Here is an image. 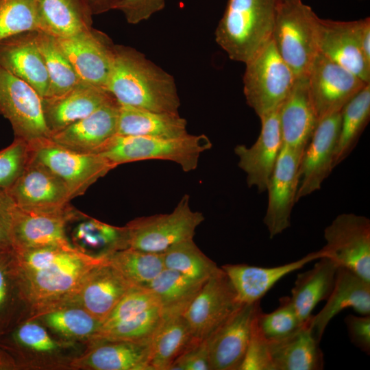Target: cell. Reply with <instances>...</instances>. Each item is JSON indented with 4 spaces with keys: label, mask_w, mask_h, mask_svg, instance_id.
<instances>
[{
    "label": "cell",
    "mask_w": 370,
    "mask_h": 370,
    "mask_svg": "<svg viewBox=\"0 0 370 370\" xmlns=\"http://www.w3.org/2000/svg\"><path fill=\"white\" fill-rule=\"evenodd\" d=\"M106 90L119 104L179 113L180 100L174 78L130 47L114 46Z\"/></svg>",
    "instance_id": "obj_1"
},
{
    "label": "cell",
    "mask_w": 370,
    "mask_h": 370,
    "mask_svg": "<svg viewBox=\"0 0 370 370\" xmlns=\"http://www.w3.org/2000/svg\"><path fill=\"white\" fill-rule=\"evenodd\" d=\"M106 258L62 248L54 260L33 272L18 271L23 299L36 314L62 307L76 293L87 274ZM18 270V269H17Z\"/></svg>",
    "instance_id": "obj_2"
},
{
    "label": "cell",
    "mask_w": 370,
    "mask_h": 370,
    "mask_svg": "<svg viewBox=\"0 0 370 370\" xmlns=\"http://www.w3.org/2000/svg\"><path fill=\"white\" fill-rule=\"evenodd\" d=\"M278 0H228L215 30L217 43L245 63L272 37Z\"/></svg>",
    "instance_id": "obj_3"
},
{
    "label": "cell",
    "mask_w": 370,
    "mask_h": 370,
    "mask_svg": "<svg viewBox=\"0 0 370 370\" xmlns=\"http://www.w3.org/2000/svg\"><path fill=\"white\" fill-rule=\"evenodd\" d=\"M212 147L204 134L151 137L116 134L97 153L117 166L145 160L174 162L185 172L195 170L201 154Z\"/></svg>",
    "instance_id": "obj_4"
},
{
    "label": "cell",
    "mask_w": 370,
    "mask_h": 370,
    "mask_svg": "<svg viewBox=\"0 0 370 370\" xmlns=\"http://www.w3.org/2000/svg\"><path fill=\"white\" fill-rule=\"evenodd\" d=\"M318 16L301 0L278 2L272 40L296 77L307 76L317 54Z\"/></svg>",
    "instance_id": "obj_5"
},
{
    "label": "cell",
    "mask_w": 370,
    "mask_h": 370,
    "mask_svg": "<svg viewBox=\"0 0 370 370\" xmlns=\"http://www.w3.org/2000/svg\"><path fill=\"white\" fill-rule=\"evenodd\" d=\"M245 64L246 102L260 118L280 108L297 77L278 52L272 38Z\"/></svg>",
    "instance_id": "obj_6"
},
{
    "label": "cell",
    "mask_w": 370,
    "mask_h": 370,
    "mask_svg": "<svg viewBox=\"0 0 370 370\" xmlns=\"http://www.w3.org/2000/svg\"><path fill=\"white\" fill-rule=\"evenodd\" d=\"M204 220L201 212L190 208L186 195L171 213L138 217L127 223L129 247L162 254L175 244L193 239Z\"/></svg>",
    "instance_id": "obj_7"
},
{
    "label": "cell",
    "mask_w": 370,
    "mask_h": 370,
    "mask_svg": "<svg viewBox=\"0 0 370 370\" xmlns=\"http://www.w3.org/2000/svg\"><path fill=\"white\" fill-rule=\"evenodd\" d=\"M0 113L10 123L14 138L33 145L51 138L42 98L29 84L0 65Z\"/></svg>",
    "instance_id": "obj_8"
},
{
    "label": "cell",
    "mask_w": 370,
    "mask_h": 370,
    "mask_svg": "<svg viewBox=\"0 0 370 370\" xmlns=\"http://www.w3.org/2000/svg\"><path fill=\"white\" fill-rule=\"evenodd\" d=\"M29 147L30 156L64 182L72 199L84 194L92 184L116 167L99 153L75 151L51 138Z\"/></svg>",
    "instance_id": "obj_9"
},
{
    "label": "cell",
    "mask_w": 370,
    "mask_h": 370,
    "mask_svg": "<svg viewBox=\"0 0 370 370\" xmlns=\"http://www.w3.org/2000/svg\"><path fill=\"white\" fill-rule=\"evenodd\" d=\"M325 256L370 282V220L354 213L338 215L323 233Z\"/></svg>",
    "instance_id": "obj_10"
},
{
    "label": "cell",
    "mask_w": 370,
    "mask_h": 370,
    "mask_svg": "<svg viewBox=\"0 0 370 370\" xmlns=\"http://www.w3.org/2000/svg\"><path fill=\"white\" fill-rule=\"evenodd\" d=\"M220 267L202 285L182 315L197 340L210 337L242 305Z\"/></svg>",
    "instance_id": "obj_11"
},
{
    "label": "cell",
    "mask_w": 370,
    "mask_h": 370,
    "mask_svg": "<svg viewBox=\"0 0 370 370\" xmlns=\"http://www.w3.org/2000/svg\"><path fill=\"white\" fill-rule=\"evenodd\" d=\"M309 96L318 121L341 111L369 84L318 52L307 75Z\"/></svg>",
    "instance_id": "obj_12"
},
{
    "label": "cell",
    "mask_w": 370,
    "mask_h": 370,
    "mask_svg": "<svg viewBox=\"0 0 370 370\" xmlns=\"http://www.w3.org/2000/svg\"><path fill=\"white\" fill-rule=\"evenodd\" d=\"M78 212L71 205L57 211L25 210L15 207L11 227L12 249L22 251L51 247H73L66 228Z\"/></svg>",
    "instance_id": "obj_13"
},
{
    "label": "cell",
    "mask_w": 370,
    "mask_h": 370,
    "mask_svg": "<svg viewBox=\"0 0 370 370\" xmlns=\"http://www.w3.org/2000/svg\"><path fill=\"white\" fill-rule=\"evenodd\" d=\"M6 190L15 206L25 210H61L69 207L72 199L64 182L31 156L21 175Z\"/></svg>",
    "instance_id": "obj_14"
},
{
    "label": "cell",
    "mask_w": 370,
    "mask_h": 370,
    "mask_svg": "<svg viewBox=\"0 0 370 370\" xmlns=\"http://www.w3.org/2000/svg\"><path fill=\"white\" fill-rule=\"evenodd\" d=\"M302 153L282 145L266 191L268 203L263 218L270 238L291 226V217L299 184L298 170Z\"/></svg>",
    "instance_id": "obj_15"
},
{
    "label": "cell",
    "mask_w": 370,
    "mask_h": 370,
    "mask_svg": "<svg viewBox=\"0 0 370 370\" xmlns=\"http://www.w3.org/2000/svg\"><path fill=\"white\" fill-rule=\"evenodd\" d=\"M55 39L82 82L106 89L114 46L106 35L90 27Z\"/></svg>",
    "instance_id": "obj_16"
},
{
    "label": "cell",
    "mask_w": 370,
    "mask_h": 370,
    "mask_svg": "<svg viewBox=\"0 0 370 370\" xmlns=\"http://www.w3.org/2000/svg\"><path fill=\"white\" fill-rule=\"evenodd\" d=\"M341 120L340 111L319 121L301 158L296 201L319 190L334 169L333 160Z\"/></svg>",
    "instance_id": "obj_17"
},
{
    "label": "cell",
    "mask_w": 370,
    "mask_h": 370,
    "mask_svg": "<svg viewBox=\"0 0 370 370\" xmlns=\"http://www.w3.org/2000/svg\"><path fill=\"white\" fill-rule=\"evenodd\" d=\"M260 301L243 304L208 338L211 370H239L244 359Z\"/></svg>",
    "instance_id": "obj_18"
},
{
    "label": "cell",
    "mask_w": 370,
    "mask_h": 370,
    "mask_svg": "<svg viewBox=\"0 0 370 370\" xmlns=\"http://www.w3.org/2000/svg\"><path fill=\"white\" fill-rule=\"evenodd\" d=\"M279 108L260 118V133L251 146L238 145L234 147L238 166L246 174L247 185L259 192L266 191L282 147Z\"/></svg>",
    "instance_id": "obj_19"
},
{
    "label": "cell",
    "mask_w": 370,
    "mask_h": 370,
    "mask_svg": "<svg viewBox=\"0 0 370 370\" xmlns=\"http://www.w3.org/2000/svg\"><path fill=\"white\" fill-rule=\"evenodd\" d=\"M119 103L109 100L90 114L53 133L51 140L71 150L97 153L117 133Z\"/></svg>",
    "instance_id": "obj_20"
},
{
    "label": "cell",
    "mask_w": 370,
    "mask_h": 370,
    "mask_svg": "<svg viewBox=\"0 0 370 370\" xmlns=\"http://www.w3.org/2000/svg\"><path fill=\"white\" fill-rule=\"evenodd\" d=\"M132 286L106 260L87 274L76 293L64 306L82 307L102 323Z\"/></svg>",
    "instance_id": "obj_21"
},
{
    "label": "cell",
    "mask_w": 370,
    "mask_h": 370,
    "mask_svg": "<svg viewBox=\"0 0 370 370\" xmlns=\"http://www.w3.org/2000/svg\"><path fill=\"white\" fill-rule=\"evenodd\" d=\"M318 51L370 84V64L359 47L354 21H337L318 17L316 27Z\"/></svg>",
    "instance_id": "obj_22"
},
{
    "label": "cell",
    "mask_w": 370,
    "mask_h": 370,
    "mask_svg": "<svg viewBox=\"0 0 370 370\" xmlns=\"http://www.w3.org/2000/svg\"><path fill=\"white\" fill-rule=\"evenodd\" d=\"M325 255L321 249L294 262L273 267L246 264H226L221 268L227 275L237 298L242 304L258 301L282 278Z\"/></svg>",
    "instance_id": "obj_23"
},
{
    "label": "cell",
    "mask_w": 370,
    "mask_h": 370,
    "mask_svg": "<svg viewBox=\"0 0 370 370\" xmlns=\"http://www.w3.org/2000/svg\"><path fill=\"white\" fill-rule=\"evenodd\" d=\"M71 367L93 370H151V341H99L89 344Z\"/></svg>",
    "instance_id": "obj_24"
},
{
    "label": "cell",
    "mask_w": 370,
    "mask_h": 370,
    "mask_svg": "<svg viewBox=\"0 0 370 370\" xmlns=\"http://www.w3.org/2000/svg\"><path fill=\"white\" fill-rule=\"evenodd\" d=\"M282 145L303 153L319 122L310 100L307 76L295 83L279 108Z\"/></svg>",
    "instance_id": "obj_25"
},
{
    "label": "cell",
    "mask_w": 370,
    "mask_h": 370,
    "mask_svg": "<svg viewBox=\"0 0 370 370\" xmlns=\"http://www.w3.org/2000/svg\"><path fill=\"white\" fill-rule=\"evenodd\" d=\"M35 32L22 33L0 40V65L29 84L42 98H45L49 89V78L42 56L35 41Z\"/></svg>",
    "instance_id": "obj_26"
},
{
    "label": "cell",
    "mask_w": 370,
    "mask_h": 370,
    "mask_svg": "<svg viewBox=\"0 0 370 370\" xmlns=\"http://www.w3.org/2000/svg\"><path fill=\"white\" fill-rule=\"evenodd\" d=\"M112 98L106 89L84 82L62 95L43 98L45 119L51 134L87 116Z\"/></svg>",
    "instance_id": "obj_27"
},
{
    "label": "cell",
    "mask_w": 370,
    "mask_h": 370,
    "mask_svg": "<svg viewBox=\"0 0 370 370\" xmlns=\"http://www.w3.org/2000/svg\"><path fill=\"white\" fill-rule=\"evenodd\" d=\"M326 301L319 312L311 317L312 329L319 342L330 321L343 310L352 308L361 315L370 314V282L338 267L333 289Z\"/></svg>",
    "instance_id": "obj_28"
},
{
    "label": "cell",
    "mask_w": 370,
    "mask_h": 370,
    "mask_svg": "<svg viewBox=\"0 0 370 370\" xmlns=\"http://www.w3.org/2000/svg\"><path fill=\"white\" fill-rule=\"evenodd\" d=\"M311 317L288 336L268 341L273 370L323 369V354L312 331Z\"/></svg>",
    "instance_id": "obj_29"
},
{
    "label": "cell",
    "mask_w": 370,
    "mask_h": 370,
    "mask_svg": "<svg viewBox=\"0 0 370 370\" xmlns=\"http://www.w3.org/2000/svg\"><path fill=\"white\" fill-rule=\"evenodd\" d=\"M69 241L77 250L95 257L106 258L118 250L129 247L125 226L116 227L79 211Z\"/></svg>",
    "instance_id": "obj_30"
},
{
    "label": "cell",
    "mask_w": 370,
    "mask_h": 370,
    "mask_svg": "<svg viewBox=\"0 0 370 370\" xmlns=\"http://www.w3.org/2000/svg\"><path fill=\"white\" fill-rule=\"evenodd\" d=\"M338 267L331 259L322 257L312 268L297 275L290 299L301 322L311 317L320 301L328 298Z\"/></svg>",
    "instance_id": "obj_31"
},
{
    "label": "cell",
    "mask_w": 370,
    "mask_h": 370,
    "mask_svg": "<svg viewBox=\"0 0 370 370\" xmlns=\"http://www.w3.org/2000/svg\"><path fill=\"white\" fill-rule=\"evenodd\" d=\"M179 113L159 112L119 104L118 135L179 137L188 134Z\"/></svg>",
    "instance_id": "obj_32"
},
{
    "label": "cell",
    "mask_w": 370,
    "mask_h": 370,
    "mask_svg": "<svg viewBox=\"0 0 370 370\" xmlns=\"http://www.w3.org/2000/svg\"><path fill=\"white\" fill-rule=\"evenodd\" d=\"M197 341L182 312L164 313L151 341V370H169L171 364Z\"/></svg>",
    "instance_id": "obj_33"
},
{
    "label": "cell",
    "mask_w": 370,
    "mask_h": 370,
    "mask_svg": "<svg viewBox=\"0 0 370 370\" xmlns=\"http://www.w3.org/2000/svg\"><path fill=\"white\" fill-rule=\"evenodd\" d=\"M40 31L68 38L91 27V15L82 0H38Z\"/></svg>",
    "instance_id": "obj_34"
},
{
    "label": "cell",
    "mask_w": 370,
    "mask_h": 370,
    "mask_svg": "<svg viewBox=\"0 0 370 370\" xmlns=\"http://www.w3.org/2000/svg\"><path fill=\"white\" fill-rule=\"evenodd\" d=\"M341 120L333 166L345 160L356 147L370 119V84L353 97L341 111Z\"/></svg>",
    "instance_id": "obj_35"
},
{
    "label": "cell",
    "mask_w": 370,
    "mask_h": 370,
    "mask_svg": "<svg viewBox=\"0 0 370 370\" xmlns=\"http://www.w3.org/2000/svg\"><path fill=\"white\" fill-rule=\"evenodd\" d=\"M34 38L49 78V89L45 98L62 95L82 82L54 37L42 31H36Z\"/></svg>",
    "instance_id": "obj_36"
},
{
    "label": "cell",
    "mask_w": 370,
    "mask_h": 370,
    "mask_svg": "<svg viewBox=\"0 0 370 370\" xmlns=\"http://www.w3.org/2000/svg\"><path fill=\"white\" fill-rule=\"evenodd\" d=\"M22 294L12 249L0 252V336L20 322Z\"/></svg>",
    "instance_id": "obj_37"
},
{
    "label": "cell",
    "mask_w": 370,
    "mask_h": 370,
    "mask_svg": "<svg viewBox=\"0 0 370 370\" xmlns=\"http://www.w3.org/2000/svg\"><path fill=\"white\" fill-rule=\"evenodd\" d=\"M205 282L164 268L146 287L158 295L164 313H183Z\"/></svg>",
    "instance_id": "obj_38"
},
{
    "label": "cell",
    "mask_w": 370,
    "mask_h": 370,
    "mask_svg": "<svg viewBox=\"0 0 370 370\" xmlns=\"http://www.w3.org/2000/svg\"><path fill=\"white\" fill-rule=\"evenodd\" d=\"M106 260L133 286H146L164 269L162 254L131 247L114 251Z\"/></svg>",
    "instance_id": "obj_39"
},
{
    "label": "cell",
    "mask_w": 370,
    "mask_h": 370,
    "mask_svg": "<svg viewBox=\"0 0 370 370\" xmlns=\"http://www.w3.org/2000/svg\"><path fill=\"white\" fill-rule=\"evenodd\" d=\"M39 318L51 330L71 339L86 340L98 331L101 322L88 311L77 306H66L51 309L34 316Z\"/></svg>",
    "instance_id": "obj_40"
},
{
    "label": "cell",
    "mask_w": 370,
    "mask_h": 370,
    "mask_svg": "<svg viewBox=\"0 0 370 370\" xmlns=\"http://www.w3.org/2000/svg\"><path fill=\"white\" fill-rule=\"evenodd\" d=\"M163 316L161 306L153 308L133 317L100 328L88 343L99 341L151 342Z\"/></svg>",
    "instance_id": "obj_41"
},
{
    "label": "cell",
    "mask_w": 370,
    "mask_h": 370,
    "mask_svg": "<svg viewBox=\"0 0 370 370\" xmlns=\"http://www.w3.org/2000/svg\"><path fill=\"white\" fill-rule=\"evenodd\" d=\"M165 269L177 271L192 280L205 282L219 267L189 239L171 247L162 254Z\"/></svg>",
    "instance_id": "obj_42"
},
{
    "label": "cell",
    "mask_w": 370,
    "mask_h": 370,
    "mask_svg": "<svg viewBox=\"0 0 370 370\" xmlns=\"http://www.w3.org/2000/svg\"><path fill=\"white\" fill-rule=\"evenodd\" d=\"M40 29L38 0H0V40Z\"/></svg>",
    "instance_id": "obj_43"
},
{
    "label": "cell",
    "mask_w": 370,
    "mask_h": 370,
    "mask_svg": "<svg viewBox=\"0 0 370 370\" xmlns=\"http://www.w3.org/2000/svg\"><path fill=\"white\" fill-rule=\"evenodd\" d=\"M258 327L268 341H276L291 334L303 323L296 312L290 297L280 299L279 306L269 313L259 311Z\"/></svg>",
    "instance_id": "obj_44"
},
{
    "label": "cell",
    "mask_w": 370,
    "mask_h": 370,
    "mask_svg": "<svg viewBox=\"0 0 370 370\" xmlns=\"http://www.w3.org/2000/svg\"><path fill=\"white\" fill-rule=\"evenodd\" d=\"M157 306H161L160 301L151 289L133 286L102 322L100 328L127 319Z\"/></svg>",
    "instance_id": "obj_45"
},
{
    "label": "cell",
    "mask_w": 370,
    "mask_h": 370,
    "mask_svg": "<svg viewBox=\"0 0 370 370\" xmlns=\"http://www.w3.org/2000/svg\"><path fill=\"white\" fill-rule=\"evenodd\" d=\"M30 157L29 147L15 138L0 151V190H7L21 175Z\"/></svg>",
    "instance_id": "obj_46"
},
{
    "label": "cell",
    "mask_w": 370,
    "mask_h": 370,
    "mask_svg": "<svg viewBox=\"0 0 370 370\" xmlns=\"http://www.w3.org/2000/svg\"><path fill=\"white\" fill-rule=\"evenodd\" d=\"M257 315L253 323L249 345L239 370H273L269 342L258 327Z\"/></svg>",
    "instance_id": "obj_47"
},
{
    "label": "cell",
    "mask_w": 370,
    "mask_h": 370,
    "mask_svg": "<svg viewBox=\"0 0 370 370\" xmlns=\"http://www.w3.org/2000/svg\"><path fill=\"white\" fill-rule=\"evenodd\" d=\"M169 370H211L208 339L197 341L171 364Z\"/></svg>",
    "instance_id": "obj_48"
},
{
    "label": "cell",
    "mask_w": 370,
    "mask_h": 370,
    "mask_svg": "<svg viewBox=\"0 0 370 370\" xmlns=\"http://www.w3.org/2000/svg\"><path fill=\"white\" fill-rule=\"evenodd\" d=\"M166 0H122L116 10H121L127 21L137 24L147 20L153 14L162 10Z\"/></svg>",
    "instance_id": "obj_49"
},
{
    "label": "cell",
    "mask_w": 370,
    "mask_h": 370,
    "mask_svg": "<svg viewBox=\"0 0 370 370\" xmlns=\"http://www.w3.org/2000/svg\"><path fill=\"white\" fill-rule=\"evenodd\" d=\"M345 323L351 342L362 352L370 353V316L348 314Z\"/></svg>",
    "instance_id": "obj_50"
},
{
    "label": "cell",
    "mask_w": 370,
    "mask_h": 370,
    "mask_svg": "<svg viewBox=\"0 0 370 370\" xmlns=\"http://www.w3.org/2000/svg\"><path fill=\"white\" fill-rule=\"evenodd\" d=\"M15 204L6 190H0V248L12 249L11 227Z\"/></svg>",
    "instance_id": "obj_51"
},
{
    "label": "cell",
    "mask_w": 370,
    "mask_h": 370,
    "mask_svg": "<svg viewBox=\"0 0 370 370\" xmlns=\"http://www.w3.org/2000/svg\"><path fill=\"white\" fill-rule=\"evenodd\" d=\"M356 39L366 61L370 64V18L354 21Z\"/></svg>",
    "instance_id": "obj_52"
},
{
    "label": "cell",
    "mask_w": 370,
    "mask_h": 370,
    "mask_svg": "<svg viewBox=\"0 0 370 370\" xmlns=\"http://www.w3.org/2000/svg\"><path fill=\"white\" fill-rule=\"evenodd\" d=\"M91 13L101 14L110 10H116L122 0H82Z\"/></svg>",
    "instance_id": "obj_53"
},
{
    "label": "cell",
    "mask_w": 370,
    "mask_h": 370,
    "mask_svg": "<svg viewBox=\"0 0 370 370\" xmlns=\"http://www.w3.org/2000/svg\"><path fill=\"white\" fill-rule=\"evenodd\" d=\"M4 367H12V365L0 348V369H3Z\"/></svg>",
    "instance_id": "obj_54"
},
{
    "label": "cell",
    "mask_w": 370,
    "mask_h": 370,
    "mask_svg": "<svg viewBox=\"0 0 370 370\" xmlns=\"http://www.w3.org/2000/svg\"><path fill=\"white\" fill-rule=\"evenodd\" d=\"M5 250H7V249H1V248H0V252L3 251H5ZM9 250H10V249H9Z\"/></svg>",
    "instance_id": "obj_55"
},
{
    "label": "cell",
    "mask_w": 370,
    "mask_h": 370,
    "mask_svg": "<svg viewBox=\"0 0 370 370\" xmlns=\"http://www.w3.org/2000/svg\"><path fill=\"white\" fill-rule=\"evenodd\" d=\"M279 1H291V0H278Z\"/></svg>",
    "instance_id": "obj_56"
}]
</instances>
